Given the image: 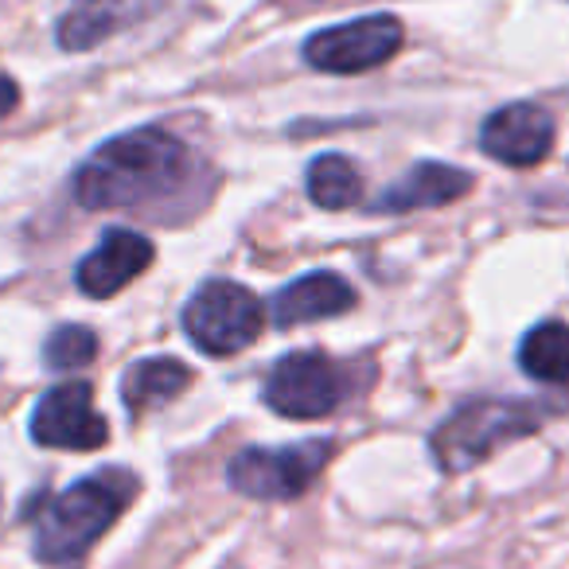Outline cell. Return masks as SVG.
Masks as SVG:
<instances>
[{
  "instance_id": "obj_7",
  "label": "cell",
  "mask_w": 569,
  "mask_h": 569,
  "mask_svg": "<svg viewBox=\"0 0 569 569\" xmlns=\"http://www.w3.org/2000/svg\"><path fill=\"white\" fill-rule=\"evenodd\" d=\"M402 20L375 12V17L351 20V24L320 28L305 43V63L328 74H363L387 67L402 51Z\"/></svg>"
},
{
  "instance_id": "obj_13",
  "label": "cell",
  "mask_w": 569,
  "mask_h": 569,
  "mask_svg": "<svg viewBox=\"0 0 569 569\" xmlns=\"http://www.w3.org/2000/svg\"><path fill=\"white\" fill-rule=\"evenodd\" d=\"M157 9V0H79L59 20V43L67 51H90L118 36L121 28L137 24Z\"/></svg>"
},
{
  "instance_id": "obj_4",
  "label": "cell",
  "mask_w": 569,
  "mask_h": 569,
  "mask_svg": "<svg viewBox=\"0 0 569 569\" xmlns=\"http://www.w3.org/2000/svg\"><path fill=\"white\" fill-rule=\"evenodd\" d=\"M261 328H266V309L238 281H207L183 305V332L191 336L199 351L214 359L250 348L261 336Z\"/></svg>"
},
{
  "instance_id": "obj_10",
  "label": "cell",
  "mask_w": 569,
  "mask_h": 569,
  "mask_svg": "<svg viewBox=\"0 0 569 569\" xmlns=\"http://www.w3.org/2000/svg\"><path fill=\"white\" fill-rule=\"evenodd\" d=\"M152 242L137 230H106V238L79 261L74 269V281L87 297L106 301V297L121 293L129 281L144 273L152 266Z\"/></svg>"
},
{
  "instance_id": "obj_9",
  "label": "cell",
  "mask_w": 569,
  "mask_h": 569,
  "mask_svg": "<svg viewBox=\"0 0 569 569\" xmlns=\"http://www.w3.org/2000/svg\"><path fill=\"white\" fill-rule=\"evenodd\" d=\"M480 149L507 168H535L553 149V118L535 102H511L480 126Z\"/></svg>"
},
{
  "instance_id": "obj_1",
  "label": "cell",
  "mask_w": 569,
  "mask_h": 569,
  "mask_svg": "<svg viewBox=\"0 0 569 569\" xmlns=\"http://www.w3.org/2000/svg\"><path fill=\"white\" fill-rule=\"evenodd\" d=\"M196 176V152L168 129H133L106 141L74 172V199L87 211H141L180 196Z\"/></svg>"
},
{
  "instance_id": "obj_2",
  "label": "cell",
  "mask_w": 569,
  "mask_h": 569,
  "mask_svg": "<svg viewBox=\"0 0 569 569\" xmlns=\"http://www.w3.org/2000/svg\"><path fill=\"white\" fill-rule=\"evenodd\" d=\"M133 491L137 480L121 468H106V472L59 491L36 519V558L48 566L79 561L118 522Z\"/></svg>"
},
{
  "instance_id": "obj_12",
  "label": "cell",
  "mask_w": 569,
  "mask_h": 569,
  "mask_svg": "<svg viewBox=\"0 0 569 569\" xmlns=\"http://www.w3.org/2000/svg\"><path fill=\"white\" fill-rule=\"evenodd\" d=\"M472 188V176L460 172L441 160H421L398 183H390L379 199H375V211L406 214V211H429V207H445L452 199H460Z\"/></svg>"
},
{
  "instance_id": "obj_15",
  "label": "cell",
  "mask_w": 569,
  "mask_h": 569,
  "mask_svg": "<svg viewBox=\"0 0 569 569\" xmlns=\"http://www.w3.org/2000/svg\"><path fill=\"white\" fill-rule=\"evenodd\" d=\"M519 367L546 387H569V325L546 320L522 336Z\"/></svg>"
},
{
  "instance_id": "obj_6",
  "label": "cell",
  "mask_w": 569,
  "mask_h": 569,
  "mask_svg": "<svg viewBox=\"0 0 569 569\" xmlns=\"http://www.w3.org/2000/svg\"><path fill=\"white\" fill-rule=\"evenodd\" d=\"M351 382L336 359L325 351H293L273 363L266 379V406L281 418L317 421L336 413V406L348 398Z\"/></svg>"
},
{
  "instance_id": "obj_3",
  "label": "cell",
  "mask_w": 569,
  "mask_h": 569,
  "mask_svg": "<svg viewBox=\"0 0 569 569\" xmlns=\"http://www.w3.org/2000/svg\"><path fill=\"white\" fill-rule=\"evenodd\" d=\"M542 410L546 406L503 402V398L468 402L433 429L429 452H433V460L441 465V472H468V468H476L480 460H488L499 445L535 433L546 421Z\"/></svg>"
},
{
  "instance_id": "obj_8",
  "label": "cell",
  "mask_w": 569,
  "mask_h": 569,
  "mask_svg": "<svg viewBox=\"0 0 569 569\" xmlns=\"http://www.w3.org/2000/svg\"><path fill=\"white\" fill-rule=\"evenodd\" d=\"M32 437L43 449H74V452L102 449L110 441V426L94 410L90 382L71 379L51 387L32 413Z\"/></svg>"
},
{
  "instance_id": "obj_18",
  "label": "cell",
  "mask_w": 569,
  "mask_h": 569,
  "mask_svg": "<svg viewBox=\"0 0 569 569\" xmlns=\"http://www.w3.org/2000/svg\"><path fill=\"white\" fill-rule=\"evenodd\" d=\"M17 106H20V87L9 79V74L0 71V118H9Z\"/></svg>"
},
{
  "instance_id": "obj_14",
  "label": "cell",
  "mask_w": 569,
  "mask_h": 569,
  "mask_svg": "<svg viewBox=\"0 0 569 569\" xmlns=\"http://www.w3.org/2000/svg\"><path fill=\"white\" fill-rule=\"evenodd\" d=\"M191 387V367L180 363L172 356H152L141 359L126 371L121 379V402L133 413L157 410V406H168Z\"/></svg>"
},
{
  "instance_id": "obj_5",
  "label": "cell",
  "mask_w": 569,
  "mask_h": 569,
  "mask_svg": "<svg viewBox=\"0 0 569 569\" xmlns=\"http://www.w3.org/2000/svg\"><path fill=\"white\" fill-rule=\"evenodd\" d=\"M332 460V441H297L281 449H242L227 468V480L238 496L284 503L317 483L325 465Z\"/></svg>"
},
{
  "instance_id": "obj_11",
  "label": "cell",
  "mask_w": 569,
  "mask_h": 569,
  "mask_svg": "<svg viewBox=\"0 0 569 569\" xmlns=\"http://www.w3.org/2000/svg\"><path fill=\"white\" fill-rule=\"evenodd\" d=\"M348 309H356V289L348 284V277L332 273V269H317V273L297 277L284 289H277L273 301H269V312H273V320L281 328L340 317Z\"/></svg>"
},
{
  "instance_id": "obj_17",
  "label": "cell",
  "mask_w": 569,
  "mask_h": 569,
  "mask_svg": "<svg viewBox=\"0 0 569 569\" xmlns=\"http://www.w3.org/2000/svg\"><path fill=\"white\" fill-rule=\"evenodd\" d=\"M94 356H98V336L82 325L56 328V332L48 336V343H43V363H48L51 371H63V375L90 367Z\"/></svg>"
},
{
  "instance_id": "obj_16",
  "label": "cell",
  "mask_w": 569,
  "mask_h": 569,
  "mask_svg": "<svg viewBox=\"0 0 569 569\" xmlns=\"http://www.w3.org/2000/svg\"><path fill=\"white\" fill-rule=\"evenodd\" d=\"M363 196V176L340 152H325L309 164V199L325 211H348Z\"/></svg>"
}]
</instances>
